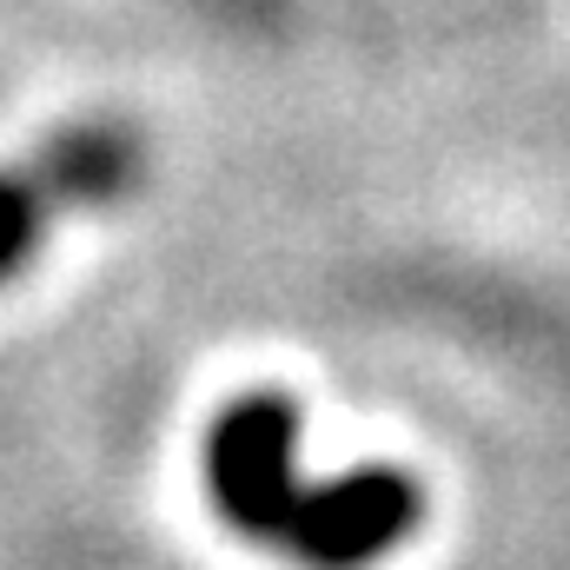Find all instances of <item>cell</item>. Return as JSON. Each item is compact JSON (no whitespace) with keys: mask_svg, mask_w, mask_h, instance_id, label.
<instances>
[{"mask_svg":"<svg viewBox=\"0 0 570 570\" xmlns=\"http://www.w3.org/2000/svg\"><path fill=\"white\" fill-rule=\"evenodd\" d=\"M292 444H298V412L285 392H253L213 419L206 491L239 538L279 544V558L305 570H365L419 531L425 518L419 478L379 464L312 484L292 471Z\"/></svg>","mask_w":570,"mask_h":570,"instance_id":"6da1fadb","label":"cell"},{"mask_svg":"<svg viewBox=\"0 0 570 570\" xmlns=\"http://www.w3.org/2000/svg\"><path fill=\"white\" fill-rule=\"evenodd\" d=\"M134 179H140V134L127 120H80L40 153L0 166V285L40 253L60 213L107 206Z\"/></svg>","mask_w":570,"mask_h":570,"instance_id":"7a4b0ae2","label":"cell"}]
</instances>
